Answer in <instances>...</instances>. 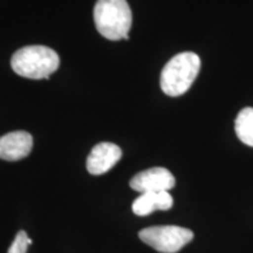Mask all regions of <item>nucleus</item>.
<instances>
[{
	"label": "nucleus",
	"mask_w": 253,
	"mask_h": 253,
	"mask_svg": "<svg viewBox=\"0 0 253 253\" xmlns=\"http://www.w3.org/2000/svg\"><path fill=\"white\" fill-rule=\"evenodd\" d=\"M33 137L24 130L11 131L0 137V158L9 162L23 160L31 154Z\"/></svg>",
	"instance_id": "obj_7"
},
{
	"label": "nucleus",
	"mask_w": 253,
	"mask_h": 253,
	"mask_svg": "<svg viewBox=\"0 0 253 253\" xmlns=\"http://www.w3.org/2000/svg\"><path fill=\"white\" fill-rule=\"evenodd\" d=\"M142 242L161 253H176L194 239V232L176 225L151 226L140 231Z\"/></svg>",
	"instance_id": "obj_4"
},
{
	"label": "nucleus",
	"mask_w": 253,
	"mask_h": 253,
	"mask_svg": "<svg viewBox=\"0 0 253 253\" xmlns=\"http://www.w3.org/2000/svg\"><path fill=\"white\" fill-rule=\"evenodd\" d=\"M129 184L132 190L141 194L162 192L172 189L176 184V179L166 168L156 167L138 172L130 179Z\"/></svg>",
	"instance_id": "obj_5"
},
{
	"label": "nucleus",
	"mask_w": 253,
	"mask_h": 253,
	"mask_svg": "<svg viewBox=\"0 0 253 253\" xmlns=\"http://www.w3.org/2000/svg\"><path fill=\"white\" fill-rule=\"evenodd\" d=\"M122 150L119 145L102 142L96 144L87 158V170L94 176L108 172L121 160Z\"/></svg>",
	"instance_id": "obj_6"
},
{
	"label": "nucleus",
	"mask_w": 253,
	"mask_h": 253,
	"mask_svg": "<svg viewBox=\"0 0 253 253\" xmlns=\"http://www.w3.org/2000/svg\"><path fill=\"white\" fill-rule=\"evenodd\" d=\"M235 130L243 143L253 148V108L245 107L236 118Z\"/></svg>",
	"instance_id": "obj_9"
},
{
	"label": "nucleus",
	"mask_w": 253,
	"mask_h": 253,
	"mask_svg": "<svg viewBox=\"0 0 253 253\" xmlns=\"http://www.w3.org/2000/svg\"><path fill=\"white\" fill-rule=\"evenodd\" d=\"M201 69V58L194 52H182L167 62L161 73L163 93L176 97L185 94L192 86Z\"/></svg>",
	"instance_id": "obj_2"
},
{
	"label": "nucleus",
	"mask_w": 253,
	"mask_h": 253,
	"mask_svg": "<svg viewBox=\"0 0 253 253\" xmlns=\"http://www.w3.org/2000/svg\"><path fill=\"white\" fill-rule=\"evenodd\" d=\"M31 244L32 240L28 238L27 233L25 231H19L7 253H27V249Z\"/></svg>",
	"instance_id": "obj_10"
},
{
	"label": "nucleus",
	"mask_w": 253,
	"mask_h": 253,
	"mask_svg": "<svg viewBox=\"0 0 253 253\" xmlns=\"http://www.w3.org/2000/svg\"><path fill=\"white\" fill-rule=\"evenodd\" d=\"M173 205V199L169 191L145 192L141 194L132 203V212L137 216H148L155 211L170 210Z\"/></svg>",
	"instance_id": "obj_8"
},
{
	"label": "nucleus",
	"mask_w": 253,
	"mask_h": 253,
	"mask_svg": "<svg viewBox=\"0 0 253 253\" xmlns=\"http://www.w3.org/2000/svg\"><path fill=\"white\" fill-rule=\"evenodd\" d=\"M94 23L101 36L112 41L129 40L132 15L126 0H97Z\"/></svg>",
	"instance_id": "obj_1"
},
{
	"label": "nucleus",
	"mask_w": 253,
	"mask_h": 253,
	"mask_svg": "<svg viewBox=\"0 0 253 253\" xmlns=\"http://www.w3.org/2000/svg\"><path fill=\"white\" fill-rule=\"evenodd\" d=\"M12 69L20 77L41 80L49 79L60 66L58 53L42 45L26 46L14 53L11 60Z\"/></svg>",
	"instance_id": "obj_3"
}]
</instances>
